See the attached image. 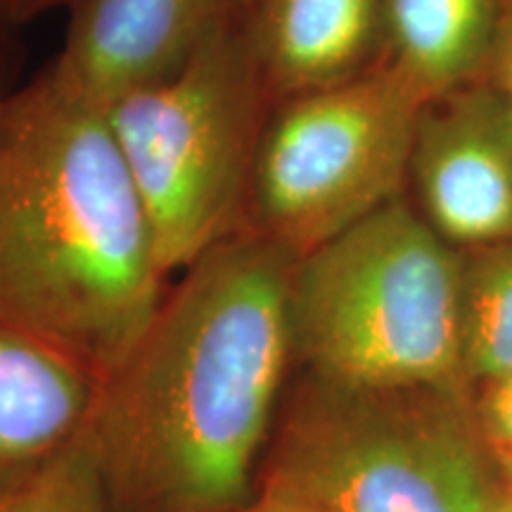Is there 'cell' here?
<instances>
[{"label":"cell","instance_id":"277c9868","mask_svg":"<svg viewBox=\"0 0 512 512\" xmlns=\"http://www.w3.org/2000/svg\"><path fill=\"white\" fill-rule=\"evenodd\" d=\"M294 373L344 387H472L463 366V252L406 195L299 259Z\"/></svg>","mask_w":512,"mask_h":512},{"label":"cell","instance_id":"7c38bea8","mask_svg":"<svg viewBox=\"0 0 512 512\" xmlns=\"http://www.w3.org/2000/svg\"><path fill=\"white\" fill-rule=\"evenodd\" d=\"M463 366L472 389L512 375V242L463 252Z\"/></svg>","mask_w":512,"mask_h":512},{"label":"cell","instance_id":"d6986e66","mask_svg":"<svg viewBox=\"0 0 512 512\" xmlns=\"http://www.w3.org/2000/svg\"><path fill=\"white\" fill-rule=\"evenodd\" d=\"M496 465H498V475H501V482L512 491V453H508V456H498Z\"/></svg>","mask_w":512,"mask_h":512},{"label":"cell","instance_id":"52a82bcc","mask_svg":"<svg viewBox=\"0 0 512 512\" xmlns=\"http://www.w3.org/2000/svg\"><path fill=\"white\" fill-rule=\"evenodd\" d=\"M406 200L451 247L512 242V105L486 81L422 102Z\"/></svg>","mask_w":512,"mask_h":512},{"label":"cell","instance_id":"7a4b0ae2","mask_svg":"<svg viewBox=\"0 0 512 512\" xmlns=\"http://www.w3.org/2000/svg\"><path fill=\"white\" fill-rule=\"evenodd\" d=\"M166 278L105 105L48 64L3 98L0 320L100 384L150 325Z\"/></svg>","mask_w":512,"mask_h":512},{"label":"cell","instance_id":"9c48e42d","mask_svg":"<svg viewBox=\"0 0 512 512\" xmlns=\"http://www.w3.org/2000/svg\"><path fill=\"white\" fill-rule=\"evenodd\" d=\"M98 387L62 351L0 320V496L86 432Z\"/></svg>","mask_w":512,"mask_h":512},{"label":"cell","instance_id":"ac0fdd59","mask_svg":"<svg viewBox=\"0 0 512 512\" xmlns=\"http://www.w3.org/2000/svg\"><path fill=\"white\" fill-rule=\"evenodd\" d=\"M491 512H512V491L501 482V489H498L496 501L491 505Z\"/></svg>","mask_w":512,"mask_h":512},{"label":"cell","instance_id":"2e32d148","mask_svg":"<svg viewBox=\"0 0 512 512\" xmlns=\"http://www.w3.org/2000/svg\"><path fill=\"white\" fill-rule=\"evenodd\" d=\"M76 0H0V17L8 24H24L55 10H72Z\"/></svg>","mask_w":512,"mask_h":512},{"label":"cell","instance_id":"44dd1931","mask_svg":"<svg viewBox=\"0 0 512 512\" xmlns=\"http://www.w3.org/2000/svg\"><path fill=\"white\" fill-rule=\"evenodd\" d=\"M0 140H3V98H0Z\"/></svg>","mask_w":512,"mask_h":512},{"label":"cell","instance_id":"4fadbf2b","mask_svg":"<svg viewBox=\"0 0 512 512\" xmlns=\"http://www.w3.org/2000/svg\"><path fill=\"white\" fill-rule=\"evenodd\" d=\"M0 512H114L88 432L0 496Z\"/></svg>","mask_w":512,"mask_h":512},{"label":"cell","instance_id":"8992f818","mask_svg":"<svg viewBox=\"0 0 512 512\" xmlns=\"http://www.w3.org/2000/svg\"><path fill=\"white\" fill-rule=\"evenodd\" d=\"M420 105L382 67L275 100L254 152L238 233L302 259L399 200Z\"/></svg>","mask_w":512,"mask_h":512},{"label":"cell","instance_id":"6da1fadb","mask_svg":"<svg viewBox=\"0 0 512 512\" xmlns=\"http://www.w3.org/2000/svg\"><path fill=\"white\" fill-rule=\"evenodd\" d=\"M299 256L233 233L183 268L121 366L88 439L114 512H242L294 375Z\"/></svg>","mask_w":512,"mask_h":512},{"label":"cell","instance_id":"9a60e30c","mask_svg":"<svg viewBox=\"0 0 512 512\" xmlns=\"http://www.w3.org/2000/svg\"><path fill=\"white\" fill-rule=\"evenodd\" d=\"M486 83L494 86L498 93L512 105V0L503 12L501 27H498L494 50H491L489 67H486Z\"/></svg>","mask_w":512,"mask_h":512},{"label":"cell","instance_id":"3957f363","mask_svg":"<svg viewBox=\"0 0 512 512\" xmlns=\"http://www.w3.org/2000/svg\"><path fill=\"white\" fill-rule=\"evenodd\" d=\"M261 486L323 512H491L501 475L472 387H344L294 373Z\"/></svg>","mask_w":512,"mask_h":512},{"label":"cell","instance_id":"e0dca14e","mask_svg":"<svg viewBox=\"0 0 512 512\" xmlns=\"http://www.w3.org/2000/svg\"><path fill=\"white\" fill-rule=\"evenodd\" d=\"M242 512H323V510L316 508V505L299 501V498L294 496H287L283 491L261 486V489L256 491V496L252 498V503H249Z\"/></svg>","mask_w":512,"mask_h":512},{"label":"cell","instance_id":"ba28073f","mask_svg":"<svg viewBox=\"0 0 512 512\" xmlns=\"http://www.w3.org/2000/svg\"><path fill=\"white\" fill-rule=\"evenodd\" d=\"M256 0H76L53 72L107 102L181 67Z\"/></svg>","mask_w":512,"mask_h":512},{"label":"cell","instance_id":"ffe728a7","mask_svg":"<svg viewBox=\"0 0 512 512\" xmlns=\"http://www.w3.org/2000/svg\"><path fill=\"white\" fill-rule=\"evenodd\" d=\"M10 24L0 17V64H3V55H5V31H8Z\"/></svg>","mask_w":512,"mask_h":512},{"label":"cell","instance_id":"5b68a950","mask_svg":"<svg viewBox=\"0 0 512 512\" xmlns=\"http://www.w3.org/2000/svg\"><path fill=\"white\" fill-rule=\"evenodd\" d=\"M273 102L245 17L174 72L105 105L169 275L240 230Z\"/></svg>","mask_w":512,"mask_h":512},{"label":"cell","instance_id":"8fae6325","mask_svg":"<svg viewBox=\"0 0 512 512\" xmlns=\"http://www.w3.org/2000/svg\"><path fill=\"white\" fill-rule=\"evenodd\" d=\"M510 0H382L380 67L420 102L486 79Z\"/></svg>","mask_w":512,"mask_h":512},{"label":"cell","instance_id":"30bf717a","mask_svg":"<svg viewBox=\"0 0 512 512\" xmlns=\"http://www.w3.org/2000/svg\"><path fill=\"white\" fill-rule=\"evenodd\" d=\"M249 27L273 100L358 79L382 60V0H256Z\"/></svg>","mask_w":512,"mask_h":512},{"label":"cell","instance_id":"5bb4252c","mask_svg":"<svg viewBox=\"0 0 512 512\" xmlns=\"http://www.w3.org/2000/svg\"><path fill=\"white\" fill-rule=\"evenodd\" d=\"M475 411L494 456L512 453V375L477 384Z\"/></svg>","mask_w":512,"mask_h":512}]
</instances>
